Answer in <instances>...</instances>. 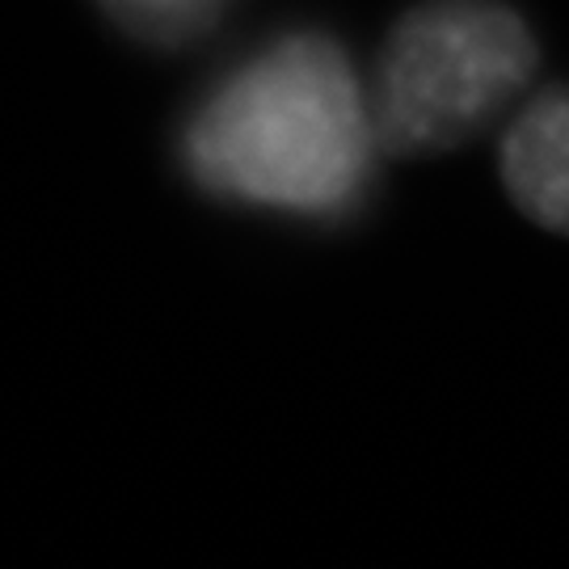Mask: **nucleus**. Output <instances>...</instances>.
<instances>
[{
    "instance_id": "f257e3e1",
    "label": "nucleus",
    "mask_w": 569,
    "mask_h": 569,
    "mask_svg": "<svg viewBox=\"0 0 569 569\" xmlns=\"http://www.w3.org/2000/svg\"><path fill=\"white\" fill-rule=\"evenodd\" d=\"M376 131L346 51L287 34L207 93L182 131L190 182L224 203L342 216L363 194Z\"/></svg>"
},
{
    "instance_id": "20e7f679",
    "label": "nucleus",
    "mask_w": 569,
    "mask_h": 569,
    "mask_svg": "<svg viewBox=\"0 0 569 569\" xmlns=\"http://www.w3.org/2000/svg\"><path fill=\"white\" fill-rule=\"evenodd\" d=\"M131 39L148 47H182L207 34L228 0H98Z\"/></svg>"
},
{
    "instance_id": "f03ea898",
    "label": "nucleus",
    "mask_w": 569,
    "mask_h": 569,
    "mask_svg": "<svg viewBox=\"0 0 569 569\" xmlns=\"http://www.w3.org/2000/svg\"><path fill=\"white\" fill-rule=\"evenodd\" d=\"M536 72L528 21L502 0H427L392 26L371 98L376 148L439 157L489 131Z\"/></svg>"
},
{
    "instance_id": "7ed1b4c3",
    "label": "nucleus",
    "mask_w": 569,
    "mask_h": 569,
    "mask_svg": "<svg viewBox=\"0 0 569 569\" xmlns=\"http://www.w3.org/2000/svg\"><path fill=\"white\" fill-rule=\"evenodd\" d=\"M502 182L531 224L569 237V89L536 93L502 136Z\"/></svg>"
}]
</instances>
